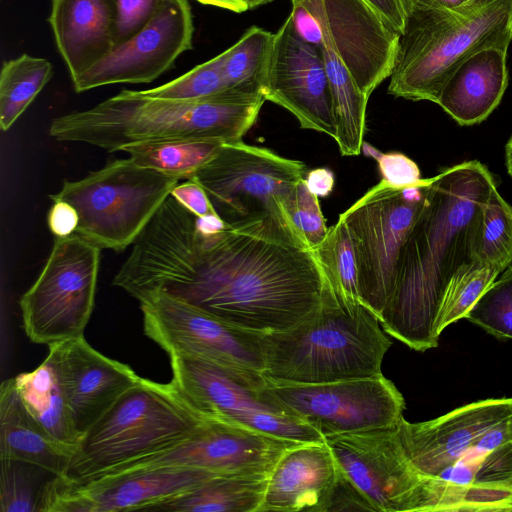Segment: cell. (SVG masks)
I'll return each mask as SVG.
<instances>
[{
  "mask_svg": "<svg viewBox=\"0 0 512 512\" xmlns=\"http://www.w3.org/2000/svg\"><path fill=\"white\" fill-rule=\"evenodd\" d=\"M18 393L30 414L60 443L78 449L77 432L54 365L47 356L33 371L14 377Z\"/></svg>",
  "mask_w": 512,
  "mask_h": 512,
  "instance_id": "cell-27",
  "label": "cell"
},
{
  "mask_svg": "<svg viewBox=\"0 0 512 512\" xmlns=\"http://www.w3.org/2000/svg\"><path fill=\"white\" fill-rule=\"evenodd\" d=\"M170 195L196 217L217 215L204 189L193 180L179 183Z\"/></svg>",
  "mask_w": 512,
  "mask_h": 512,
  "instance_id": "cell-43",
  "label": "cell"
},
{
  "mask_svg": "<svg viewBox=\"0 0 512 512\" xmlns=\"http://www.w3.org/2000/svg\"><path fill=\"white\" fill-rule=\"evenodd\" d=\"M505 162L507 171L512 177V135L505 146Z\"/></svg>",
  "mask_w": 512,
  "mask_h": 512,
  "instance_id": "cell-51",
  "label": "cell"
},
{
  "mask_svg": "<svg viewBox=\"0 0 512 512\" xmlns=\"http://www.w3.org/2000/svg\"><path fill=\"white\" fill-rule=\"evenodd\" d=\"M507 49L484 48L467 58L444 84L437 104L459 125L484 121L508 84Z\"/></svg>",
  "mask_w": 512,
  "mask_h": 512,
  "instance_id": "cell-24",
  "label": "cell"
},
{
  "mask_svg": "<svg viewBox=\"0 0 512 512\" xmlns=\"http://www.w3.org/2000/svg\"><path fill=\"white\" fill-rule=\"evenodd\" d=\"M362 149L368 156L373 157L377 161L382 176L381 181L388 186L409 188L424 186L430 182V178H421L418 165L402 153H381L365 142Z\"/></svg>",
  "mask_w": 512,
  "mask_h": 512,
  "instance_id": "cell-40",
  "label": "cell"
},
{
  "mask_svg": "<svg viewBox=\"0 0 512 512\" xmlns=\"http://www.w3.org/2000/svg\"><path fill=\"white\" fill-rule=\"evenodd\" d=\"M112 284L138 301L167 293L260 334L296 326L320 306L323 294L321 267L285 212L204 231L171 195Z\"/></svg>",
  "mask_w": 512,
  "mask_h": 512,
  "instance_id": "cell-1",
  "label": "cell"
},
{
  "mask_svg": "<svg viewBox=\"0 0 512 512\" xmlns=\"http://www.w3.org/2000/svg\"><path fill=\"white\" fill-rule=\"evenodd\" d=\"M53 76L44 58L22 54L5 61L0 74V128L9 130Z\"/></svg>",
  "mask_w": 512,
  "mask_h": 512,
  "instance_id": "cell-31",
  "label": "cell"
},
{
  "mask_svg": "<svg viewBox=\"0 0 512 512\" xmlns=\"http://www.w3.org/2000/svg\"><path fill=\"white\" fill-rule=\"evenodd\" d=\"M48 21L72 81L115 47L111 0H51Z\"/></svg>",
  "mask_w": 512,
  "mask_h": 512,
  "instance_id": "cell-23",
  "label": "cell"
},
{
  "mask_svg": "<svg viewBox=\"0 0 512 512\" xmlns=\"http://www.w3.org/2000/svg\"><path fill=\"white\" fill-rule=\"evenodd\" d=\"M47 223L55 237H67L76 233L79 216L70 203L56 200L48 212Z\"/></svg>",
  "mask_w": 512,
  "mask_h": 512,
  "instance_id": "cell-44",
  "label": "cell"
},
{
  "mask_svg": "<svg viewBox=\"0 0 512 512\" xmlns=\"http://www.w3.org/2000/svg\"><path fill=\"white\" fill-rule=\"evenodd\" d=\"M312 250L323 277L335 294L347 303H362L353 242L346 224L340 217L328 228L324 240Z\"/></svg>",
  "mask_w": 512,
  "mask_h": 512,
  "instance_id": "cell-32",
  "label": "cell"
},
{
  "mask_svg": "<svg viewBox=\"0 0 512 512\" xmlns=\"http://www.w3.org/2000/svg\"><path fill=\"white\" fill-rule=\"evenodd\" d=\"M396 425L324 437L339 469L375 512L418 511L424 475L407 457Z\"/></svg>",
  "mask_w": 512,
  "mask_h": 512,
  "instance_id": "cell-15",
  "label": "cell"
},
{
  "mask_svg": "<svg viewBox=\"0 0 512 512\" xmlns=\"http://www.w3.org/2000/svg\"><path fill=\"white\" fill-rule=\"evenodd\" d=\"M268 387L323 437L395 426L405 408L402 394L383 374L322 384L268 381Z\"/></svg>",
  "mask_w": 512,
  "mask_h": 512,
  "instance_id": "cell-13",
  "label": "cell"
},
{
  "mask_svg": "<svg viewBox=\"0 0 512 512\" xmlns=\"http://www.w3.org/2000/svg\"><path fill=\"white\" fill-rule=\"evenodd\" d=\"M512 482V440L484 455L473 483L502 484Z\"/></svg>",
  "mask_w": 512,
  "mask_h": 512,
  "instance_id": "cell-41",
  "label": "cell"
},
{
  "mask_svg": "<svg viewBox=\"0 0 512 512\" xmlns=\"http://www.w3.org/2000/svg\"><path fill=\"white\" fill-rule=\"evenodd\" d=\"M223 59L222 52L168 83L140 92L152 98L180 101H200L216 97L227 91L222 72Z\"/></svg>",
  "mask_w": 512,
  "mask_h": 512,
  "instance_id": "cell-36",
  "label": "cell"
},
{
  "mask_svg": "<svg viewBox=\"0 0 512 512\" xmlns=\"http://www.w3.org/2000/svg\"><path fill=\"white\" fill-rule=\"evenodd\" d=\"M399 35L402 34L406 8L404 0H364Z\"/></svg>",
  "mask_w": 512,
  "mask_h": 512,
  "instance_id": "cell-47",
  "label": "cell"
},
{
  "mask_svg": "<svg viewBox=\"0 0 512 512\" xmlns=\"http://www.w3.org/2000/svg\"><path fill=\"white\" fill-rule=\"evenodd\" d=\"M265 98L227 90L200 101L152 98L122 90L99 104L51 122L58 141L81 142L109 152L145 141L209 139L242 141L254 125Z\"/></svg>",
  "mask_w": 512,
  "mask_h": 512,
  "instance_id": "cell-3",
  "label": "cell"
},
{
  "mask_svg": "<svg viewBox=\"0 0 512 512\" xmlns=\"http://www.w3.org/2000/svg\"><path fill=\"white\" fill-rule=\"evenodd\" d=\"M268 475H221L155 506L151 511L259 512Z\"/></svg>",
  "mask_w": 512,
  "mask_h": 512,
  "instance_id": "cell-26",
  "label": "cell"
},
{
  "mask_svg": "<svg viewBox=\"0 0 512 512\" xmlns=\"http://www.w3.org/2000/svg\"><path fill=\"white\" fill-rule=\"evenodd\" d=\"M48 347L81 438L141 379L129 365L95 350L84 336Z\"/></svg>",
  "mask_w": 512,
  "mask_h": 512,
  "instance_id": "cell-20",
  "label": "cell"
},
{
  "mask_svg": "<svg viewBox=\"0 0 512 512\" xmlns=\"http://www.w3.org/2000/svg\"><path fill=\"white\" fill-rule=\"evenodd\" d=\"M201 4L209 5L235 13H242L259 6L272 2L273 0H195Z\"/></svg>",
  "mask_w": 512,
  "mask_h": 512,
  "instance_id": "cell-50",
  "label": "cell"
},
{
  "mask_svg": "<svg viewBox=\"0 0 512 512\" xmlns=\"http://www.w3.org/2000/svg\"><path fill=\"white\" fill-rule=\"evenodd\" d=\"M204 421L170 383L141 377L83 436L65 476L86 479L164 450Z\"/></svg>",
  "mask_w": 512,
  "mask_h": 512,
  "instance_id": "cell-6",
  "label": "cell"
},
{
  "mask_svg": "<svg viewBox=\"0 0 512 512\" xmlns=\"http://www.w3.org/2000/svg\"><path fill=\"white\" fill-rule=\"evenodd\" d=\"M274 35L258 26H251L223 52L222 72L227 90L248 96H263Z\"/></svg>",
  "mask_w": 512,
  "mask_h": 512,
  "instance_id": "cell-29",
  "label": "cell"
},
{
  "mask_svg": "<svg viewBox=\"0 0 512 512\" xmlns=\"http://www.w3.org/2000/svg\"><path fill=\"white\" fill-rule=\"evenodd\" d=\"M504 270L479 258L463 266L451 279L436 320L440 336L450 324L466 318L477 301Z\"/></svg>",
  "mask_w": 512,
  "mask_h": 512,
  "instance_id": "cell-33",
  "label": "cell"
},
{
  "mask_svg": "<svg viewBox=\"0 0 512 512\" xmlns=\"http://www.w3.org/2000/svg\"><path fill=\"white\" fill-rule=\"evenodd\" d=\"M221 475L201 469L156 468L86 480L54 476L44 488L40 511H151Z\"/></svg>",
  "mask_w": 512,
  "mask_h": 512,
  "instance_id": "cell-14",
  "label": "cell"
},
{
  "mask_svg": "<svg viewBox=\"0 0 512 512\" xmlns=\"http://www.w3.org/2000/svg\"><path fill=\"white\" fill-rule=\"evenodd\" d=\"M100 251L77 233L55 237L41 273L19 302L32 342L50 346L84 335L95 303Z\"/></svg>",
  "mask_w": 512,
  "mask_h": 512,
  "instance_id": "cell-10",
  "label": "cell"
},
{
  "mask_svg": "<svg viewBox=\"0 0 512 512\" xmlns=\"http://www.w3.org/2000/svg\"><path fill=\"white\" fill-rule=\"evenodd\" d=\"M479 259L505 270L512 263V207L493 187L484 206Z\"/></svg>",
  "mask_w": 512,
  "mask_h": 512,
  "instance_id": "cell-35",
  "label": "cell"
},
{
  "mask_svg": "<svg viewBox=\"0 0 512 512\" xmlns=\"http://www.w3.org/2000/svg\"><path fill=\"white\" fill-rule=\"evenodd\" d=\"M496 181L477 160L430 178L403 245L396 286L380 317L386 334L416 351L438 346L436 320L453 276L479 258L483 206Z\"/></svg>",
  "mask_w": 512,
  "mask_h": 512,
  "instance_id": "cell-2",
  "label": "cell"
},
{
  "mask_svg": "<svg viewBox=\"0 0 512 512\" xmlns=\"http://www.w3.org/2000/svg\"><path fill=\"white\" fill-rule=\"evenodd\" d=\"M286 215L311 249L326 237L328 228L322 214L318 197L305 181L299 180L283 204Z\"/></svg>",
  "mask_w": 512,
  "mask_h": 512,
  "instance_id": "cell-38",
  "label": "cell"
},
{
  "mask_svg": "<svg viewBox=\"0 0 512 512\" xmlns=\"http://www.w3.org/2000/svg\"><path fill=\"white\" fill-rule=\"evenodd\" d=\"M486 0H404L406 10L417 9H449L459 10Z\"/></svg>",
  "mask_w": 512,
  "mask_h": 512,
  "instance_id": "cell-49",
  "label": "cell"
},
{
  "mask_svg": "<svg viewBox=\"0 0 512 512\" xmlns=\"http://www.w3.org/2000/svg\"><path fill=\"white\" fill-rule=\"evenodd\" d=\"M181 179L116 159L78 180H64L49 195L77 211L76 233L101 249L120 252L133 245Z\"/></svg>",
  "mask_w": 512,
  "mask_h": 512,
  "instance_id": "cell-7",
  "label": "cell"
},
{
  "mask_svg": "<svg viewBox=\"0 0 512 512\" xmlns=\"http://www.w3.org/2000/svg\"><path fill=\"white\" fill-rule=\"evenodd\" d=\"M144 332L167 354L263 372L265 334L233 326L164 292L139 300Z\"/></svg>",
  "mask_w": 512,
  "mask_h": 512,
  "instance_id": "cell-12",
  "label": "cell"
},
{
  "mask_svg": "<svg viewBox=\"0 0 512 512\" xmlns=\"http://www.w3.org/2000/svg\"><path fill=\"white\" fill-rule=\"evenodd\" d=\"M298 443L256 430L206 419L189 437L147 456L146 469L189 468L222 475L269 474L282 454Z\"/></svg>",
  "mask_w": 512,
  "mask_h": 512,
  "instance_id": "cell-19",
  "label": "cell"
},
{
  "mask_svg": "<svg viewBox=\"0 0 512 512\" xmlns=\"http://www.w3.org/2000/svg\"><path fill=\"white\" fill-rule=\"evenodd\" d=\"M512 0H486L459 10H406L388 93L437 104L442 88L467 58L488 47L508 49Z\"/></svg>",
  "mask_w": 512,
  "mask_h": 512,
  "instance_id": "cell-5",
  "label": "cell"
},
{
  "mask_svg": "<svg viewBox=\"0 0 512 512\" xmlns=\"http://www.w3.org/2000/svg\"><path fill=\"white\" fill-rule=\"evenodd\" d=\"M512 416V398H490L458 407L432 420L396 425L402 447L422 474L437 477L466 456L479 437Z\"/></svg>",
  "mask_w": 512,
  "mask_h": 512,
  "instance_id": "cell-21",
  "label": "cell"
},
{
  "mask_svg": "<svg viewBox=\"0 0 512 512\" xmlns=\"http://www.w3.org/2000/svg\"><path fill=\"white\" fill-rule=\"evenodd\" d=\"M263 96L292 113L301 128L336 140L333 98L324 57L318 47L298 35L290 15L274 35Z\"/></svg>",
  "mask_w": 512,
  "mask_h": 512,
  "instance_id": "cell-18",
  "label": "cell"
},
{
  "mask_svg": "<svg viewBox=\"0 0 512 512\" xmlns=\"http://www.w3.org/2000/svg\"><path fill=\"white\" fill-rule=\"evenodd\" d=\"M115 47L128 41L151 20L162 0H111ZM114 47V48H115Z\"/></svg>",
  "mask_w": 512,
  "mask_h": 512,
  "instance_id": "cell-39",
  "label": "cell"
},
{
  "mask_svg": "<svg viewBox=\"0 0 512 512\" xmlns=\"http://www.w3.org/2000/svg\"><path fill=\"white\" fill-rule=\"evenodd\" d=\"M305 181L313 194L317 197H326L333 190L334 174L328 168H316L307 172Z\"/></svg>",
  "mask_w": 512,
  "mask_h": 512,
  "instance_id": "cell-48",
  "label": "cell"
},
{
  "mask_svg": "<svg viewBox=\"0 0 512 512\" xmlns=\"http://www.w3.org/2000/svg\"><path fill=\"white\" fill-rule=\"evenodd\" d=\"M379 318L364 304L345 302L323 277L320 306L302 322L265 334V367L270 382L322 384L382 375L391 346Z\"/></svg>",
  "mask_w": 512,
  "mask_h": 512,
  "instance_id": "cell-4",
  "label": "cell"
},
{
  "mask_svg": "<svg viewBox=\"0 0 512 512\" xmlns=\"http://www.w3.org/2000/svg\"><path fill=\"white\" fill-rule=\"evenodd\" d=\"M484 455L469 452L453 465L444 469L437 477L457 484H471Z\"/></svg>",
  "mask_w": 512,
  "mask_h": 512,
  "instance_id": "cell-46",
  "label": "cell"
},
{
  "mask_svg": "<svg viewBox=\"0 0 512 512\" xmlns=\"http://www.w3.org/2000/svg\"><path fill=\"white\" fill-rule=\"evenodd\" d=\"M337 474L325 441L298 443L269 473L259 512H325Z\"/></svg>",
  "mask_w": 512,
  "mask_h": 512,
  "instance_id": "cell-22",
  "label": "cell"
},
{
  "mask_svg": "<svg viewBox=\"0 0 512 512\" xmlns=\"http://www.w3.org/2000/svg\"><path fill=\"white\" fill-rule=\"evenodd\" d=\"M53 473L35 464L1 459L2 512H40V502L47 482Z\"/></svg>",
  "mask_w": 512,
  "mask_h": 512,
  "instance_id": "cell-34",
  "label": "cell"
},
{
  "mask_svg": "<svg viewBox=\"0 0 512 512\" xmlns=\"http://www.w3.org/2000/svg\"><path fill=\"white\" fill-rule=\"evenodd\" d=\"M307 172L301 161L238 141L224 143L189 180L204 189L217 215L230 224L285 212V200Z\"/></svg>",
  "mask_w": 512,
  "mask_h": 512,
  "instance_id": "cell-11",
  "label": "cell"
},
{
  "mask_svg": "<svg viewBox=\"0 0 512 512\" xmlns=\"http://www.w3.org/2000/svg\"><path fill=\"white\" fill-rule=\"evenodd\" d=\"M171 386L201 417L295 442L324 437L281 403L262 372L170 355Z\"/></svg>",
  "mask_w": 512,
  "mask_h": 512,
  "instance_id": "cell-8",
  "label": "cell"
},
{
  "mask_svg": "<svg viewBox=\"0 0 512 512\" xmlns=\"http://www.w3.org/2000/svg\"><path fill=\"white\" fill-rule=\"evenodd\" d=\"M319 49L324 57L333 98L337 128L335 141L343 156H357L364 143L366 107L369 98L359 89L332 49L326 46Z\"/></svg>",
  "mask_w": 512,
  "mask_h": 512,
  "instance_id": "cell-28",
  "label": "cell"
},
{
  "mask_svg": "<svg viewBox=\"0 0 512 512\" xmlns=\"http://www.w3.org/2000/svg\"><path fill=\"white\" fill-rule=\"evenodd\" d=\"M320 29L359 89L369 98L390 77L400 35L364 0H290Z\"/></svg>",
  "mask_w": 512,
  "mask_h": 512,
  "instance_id": "cell-16",
  "label": "cell"
},
{
  "mask_svg": "<svg viewBox=\"0 0 512 512\" xmlns=\"http://www.w3.org/2000/svg\"><path fill=\"white\" fill-rule=\"evenodd\" d=\"M373 511L374 507L339 469L325 512Z\"/></svg>",
  "mask_w": 512,
  "mask_h": 512,
  "instance_id": "cell-42",
  "label": "cell"
},
{
  "mask_svg": "<svg viewBox=\"0 0 512 512\" xmlns=\"http://www.w3.org/2000/svg\"><path fill=\"white\" fill-rule=\"evenodd\" d=\"M224 143L209 139L145 141L124 146V151L139 166L190 179L208 163Z\"/></svg>",
  "mask_w": 512,
  "mask_h": 512,
  "instance_id": "cell-30",
  "label": "cell"
},
{
  "mask_svg": "<svg viewBox=\"0 0 512 512\" xmlns=\"http://www.w3.org/2000/svg\"><path fill=\"white\" fill-rule=\"evenodd\" d=\"M427 185L394 188L380 181L339 215L353 242L361 302L379 320L393 295L401 251Z\"/></svg>",
  "mask_w": 512,
  "mask_h": 512,
  "instance_id": "cell-9",
  "label": "cell"
},
{
  "mask_svg": "<svg viewBox=\"0 0 512 512\" xmlns=\"http://www.w3.org/2000/svg\"><path fill=\"white\" fill-rule=\"evenodd\" d=\"M77 450L57 441L30 414L14 377L0 387V459L35 464L56 476L67 474Z\"/></svg>",
  "mask_w": 512,
  "mask_h": 512,
  "instance_id": "cell-25",
  "label": "cell"
},
{
  "mask_svg": "<svg viewBox=\"0 0 512 512\" xmlns=\"http://www.w3.org/2000/svg\"><path fill=\"white\" fill-rule=\"evenodd\" d=\"M466 319L497 338L512 339V263L489 286Z\"/></svg>",
  "mask_w": 512,
  "mask_h": 512,
  "instance_id": "cell-37",
  "label": "cell"
},
{
  "mask_svg": "<svg viewBox=\"0 0 512 512\" xmlns=\"http://www.w3.org/2000/svg\"><path fill=\"white\" fill-rule=\"evenodd\" d=\"M194 22L188 0H162L146 24L128 41L72 81L76 92L118 83H150L193 47Z\"/></svg>",
  "mask_w": 512,
  "mask_h": 512,
  "instance_id": "cell-17",
  "label": "cell"
},
{
  "mask_svg": "<svg viewBox=\"0 0 512 512\" xmlns=\"http://www.w3.org/2000/svg\"><path fill=\"white\" fill-rule=\"evenodd\" d=\"M512 440V416L492 426L474 443L471 452L485 455Z\"/></svg>",
  "mask_w": 512,
  "mask_h": 512,
  "instance_id": "cell-45",
  "label": "cell"
}]
</instances>
